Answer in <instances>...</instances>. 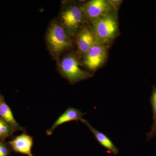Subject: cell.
<instances>
[{
  "mask_svg": "<svg viewBox=\"0 0 156 156\" xmlns=\"http://www.w3.org/2000/svg\"><path fill=\"white\" fill-rule=\"evenodd\" d=\"M92 28L97 44H108L118 34L119 24L117 11H112L98 20L92 23Z\"/></svg>",
  "mask_w": 156,
  "mask_h": 156,
  "instance_id": "1",
  "label": "cell"
},
{
  "mask_svg": "<svg viewBox=\"0 0 156 156\" xmlns=\"http://www.w3.org/2000/svg\"><path fill=\"white\" fill-rule=\"evenodd\" d=\"M48 48L54 54H58L72 45L70 36L61 23L57 22L50 24L46 36Z\"/></svg>",
  "mask_w": 156,
  "mask_h": 156,
  "instance_id": "2",
  "label": "cell"
},
{
  "mask_svg": "<svg viewBox=\"0 0 156 156\" xmlns=\"http://www.w3.org/2000/svg\"><path fill=\"white\" fill-rule=\"evenodd\" d=\"M59 70L62 75L72 84L92 76V74L80 67L78 58L73 54H68L62 58L59 64Z\"/></svg>",
  "mask_w": 156,
  "mask_h": 156,
  "instance_id": "3",
  "label": "cell"
},
{
  "mask_svg": "<svg viewBox=\"0 0 156 156\" xmlns=\"http://www.w3.org/2000/svg\"><path fill=\"white\" fill-rule=\"evenodd\" d=\"M60 17L62 24L70 36L79 32L85 19L80 6L76 4L66 6L62 10Z\"/></svg>",
  "mask_w": 156,
  "mask_h": 156,
  "instance_id": "4",
  "label": "cell"
},
{
  "mask_svg": "<svg viewBox=\"0 0 156 156\" xmlns=\"http://www.w3.org/2000/svg\"><path fill=\"white\" fill-rule=\"evenodd\" d=\"M80 7L84 19L92 23L114 11L108 1L106 0H92Z\"/></svg>",
  "mask_w": 156,
  "mask_h": 156,
  "instance_id": "5",
  "label": "cell"
},
{
  "mask_svg": "<svg viewBox=\"0 0 156 156\" xmlns=\"http://www.w3.org/2000/svg\"><path fill=\"white\" fill-rule=\"evenodd\" d=\"M106 45L96 44L84 56V63L88 69L95 71L104 63L107 57Z\"/></svg>",
  "mask_w": 156,
  "mask_h": 156,
  "instance_id": "6",
  "label": "cell"
},
{
  "mask_svg": "<svg viewBox=\"0 0 156 156\" xmlns=\"http://www.w3.org/2000/svg\"><path fill=\"white\" fill-rule=\"evenodd\" d=\"M96 40L92 27H85L79 31L77 38L78 51L83 56L94 45Z\"/></svg>",
  "mask_w": 156,
  "mask_h": 156,
  "instance_id": "7",
  "label": "cell"
},
{
  "mask_svg": "<svg viewBox=\"0 0 156 156\" xmlns=\"http://www.w3.org/2000/svg\"><path fill=\"white\" fill-rule=\"evenodd\" d=\"M86 114V113H82L78 109L69 107L62 114L58 117L56 122L53 123L52 127L47 131V134L48 135H51L58 126L65 123L73 121H82L83 119V116Z\"/></svg>",
  "mask_w": 156,
  "mask_h": 156,
  "instance_id": "8",
  "label": "cell"
},
{
  "mask_svg": "<svg viewBox=\"0 0 156 156\" xmlns=\"http://www.w3.org/2000/svg\"><path fill=\"white\" fill-rule=\"evenodd\" d=\"M81 122L88 127L89 130L95 136V139L101 145L105 148L107 152L114 155H117L119 153V149L115 145L110 138L106 134L98 131L89 123V121L83 119Z\"/></svg>",
  "mask_w": 156,
  "mask_h": 156,
  "instance_id": "9",
  "label": "cell"
},
{
  "mask_svg": "<svg viewBox=\"0 0 156 156\" xmlns=\"http://www.w3.org/2000/svg\"><path fill=\"white\" fill-rule=\"evenodd\" d=\"M15 152L28 156H34L31 150L33 140L31 136L23 134L17 136L9 142Z\"/></svg>",
  "mask_w": 156,
  "mask_h": 156,
  "instance_id": "10",
  "label": "cell"
},
{
  "mask_svg": "<svg viewBox=\"0 0 156 156\" xmlns=\"http://www.w3.org/2000/svg\"><path fill=\"white\" fill-rule=\"evenodd\" d=\"M150 102L152 108L153 112V123L151 131L146 134L147 141L150 140L156 136V86L152 87L151 95L150 97Z\"/></svg>",
  "mask_w": 156,
  "mask_h": 156,
  "instance_id": "11",
  "label": "cell"
},
{
  "mask_svg": "<svg viewBox=\"0 0 156 156\" xmlns=\"http://www.w3.org/2000/svg\"><path fill=\"white\" fill-rule=\"evenodd\" d=\"M0 116L6 123L15 127H17L18 126L14 119L11 109L4 102L0 104Z\"/></svg>",
  "mask_w": 156,
  "mask_h": 156,
  "instance_id": "12",
  "label": "cell"
},
{
  "mask_svg": "<svg viewBox=\"0 0 156 156\" xmlns=\"http://www.w3.org/2000/svg\"><path fill=\"white\" fill-rule=\"evenodd\" d=\"M11 132L9 126L4 120L0 119V137L8 136Z\"/></svg>",
  "mask_w": 156,
  "mask_h": 156,
  "instance_id": "13",
  "label": "cell"
},
{
  "mask_svg": "<svg viewBox=\"0 0 156 156\" xmlns=\"http://www.w3.org/2000/svg\"><path fill=\"white\" fill-rule=\"evenodd\" d=\"M8 150L7 148L5 145L2 144L1 149L0 156H7L8 155Z\"/></svg>",
  "mask_w": 156,
  "mask_h": 156,
  "instance_id": "14",
  "label": "cell"
},
{
  "mask_svg": "<svg viewBox=\"0 0 156 156\" xmlns=\"http://www.w3.org/2000/svg\"><path fill=\"white\" fill-rule=\"evenodd\" d=\"M2 144L0 143V154H1V149L2 147Z\"/></svg>",
  "mask_w": 156,
  "mask_h": 156,
  "instance_id": "15",
  "label": "cell"
},
{
  "mask_svg": "<svg viewBox=\"0 0 156 156\" xmlns=\"http://www.w3.org/2000/svg\"><path fill=\"white\" fill-rule=\"evenodd\" d=\"M0 99H1V97H0Z\"/></svg>",
  "mask_w": 156,
  "mask_h": 156,
  "instance_id": "16",
  "label": "cell"
}]
</instances>
